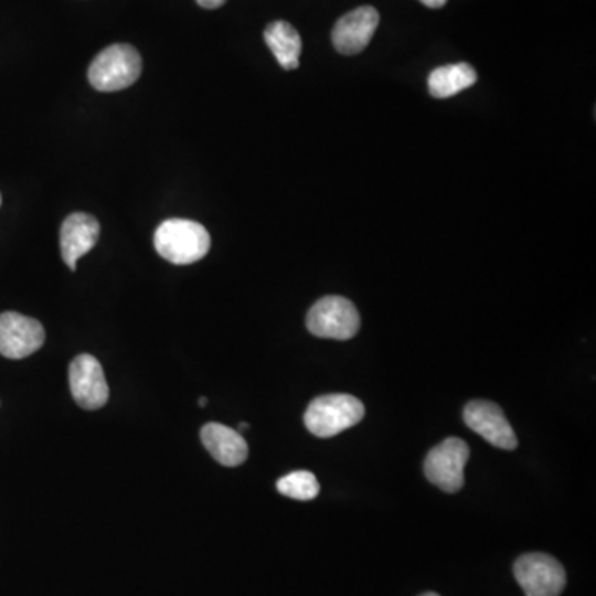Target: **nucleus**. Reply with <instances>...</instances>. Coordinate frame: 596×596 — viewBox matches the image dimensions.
Masks as SVG:
<instances>
[{"mask_svg":"<svg viewBox=\"0 0 596 596\" xmlns=\"http://www.w3.org/2000/svg\"><path fill=\"white\" fill-rule=\"evenodd\" d=\"M265 43L274 53L284 70H295L300 65L301 39L294 25L277 20L272 22L264 32Z\"/></svg>","mask_w":596,"mask_h":596,"instance_id":"obj_13","label":"nucleus"},{"mask_svg":"<svg viewBox=\"0 0 596 596\" xmlns=\"http://www.w3.org/2000/svg\"><path fill=\"white\" fill-rule=\"evenodd\" d=\"M156 252L175 265L201 260L211 248V235L199 222L168 219L155 232Z\"/></svg>","mask_w":596,"mask_h":596,"instance_id":"obj_1","label":"nucleus"},{"mask_svg":"<svg viewBox=\"0 0 596 596\" xmlns=\"http://www.w3.org/2000/svg\"><path fill=\"white\" fill-rule=\"evenodd\" d=\"M469 457V446L462 439L447 437L433 447L424 460L427 480L444 492H459L464 486V467Z\"/></svg>","mask_w":596,"mask_h":596,"instance_id":"obj_5","label":"nucleus"},{"mask_svg":"<svg viewBox=\"0 0 596 596\" xmlns=\"http://www.w3.org/2000/svg\"><path fill=\"white\" fill-rule=\"evenodd\" d=\"M513 575L526 596H560L566 585L565 568L545 553H526L513 565Z\"/></svg>","mask_w":596,"mask_h":596,"instance_id":"obj_6","label":"nucleus"},{"mask_svg":"<svg viewBox=\"0 0 596 596\" xmlns=\"http://www.w3.org/2000/svg\"><path fill=\"white\" fill-rule=\"evenodd\" d=\"M199 406H207V397L202 396L201 400H199Z\"/></svg>","mask_w":596,"mask_h":596,"instance_id":"obj_18","label":"nucleus"},{"mask_svg":"<svg viewBox=\"0 0 596 596\" xmlns=\"http://www.w3.org/2000/svg\"><path fill=\"white\" fill-rule=\"evenodd\" d=\"M477 82V73L469 63L444 65L430 72L427 78L429 93L434 98H449Z\"/></svg>","mask_w":596,"mask_h":596,"instance_id":"obj_14","label":"nucleus"},{"mask_svg":"<svg viewBox=\"0 0 596 596\" xmlns=\"http://www.w3.org/2000/svg\"><path fill=\"white\" fill-rule=\"evenodd\" d=\"M0 204H2V194H0Z\"/></svg>","mask_w":596,"mask_h":596,"instance_id":"obj_21","label":"nucleus"},{"mask_svg":"<svg viewBox=\"0 0 596 596\" xmlns=\"http://www.w3.org/2000/svg\"><path fill=\"white\" fill-rule=\"evenodd\" d=\"M364 417V404L351 394L315 397L305 411L304 423L317 437H333L356 426Z\"/></svg>","mask_w":596,"mask_h":596,"instance_id":"obj_2","label":"nucleus"},{"mask_svg":"<svg viewBox=\"0 0 596 596\" xmlns=\"http://www.w3.org/2000/svg\"><path fill=\"white\" fill-rule=\"evenodd\" d=\"M99 237V224L85 212L70 214L60 228V251L70 270H76V262L88 254Z\"/></svg>","mask_w":596,"mask_h":596,"instance_id":"obj_11","label":"nucleus"},{"mask_svg":"<svg viewBox=\"0 0 596 596\" xmlns=\"http://www.w3.org/2000/svg\"><path fill=\"white\" fill-rule=\"evenodd\" d=\"M464 421L480 437L503 450L517 447L515 430L510 426L502 407L490 401H470L464 407Z\"/></svg>","mask_w":596,"mask_h":596,"instance_id":"obj_9","label":"nucleus"},{"mask_svg":"<svg viewBox=\"0 0 596 596\" xmlns=\"http://www.w3.org/2000/svg\"><path fill=\"white\" fill-rule=\"evenodd\" d=\"M141 68L138 50L126 43H116L96 55L89 65L88 79L98 92H119L136 83Z\"/></svg>","mask_w":596,"mask_h":596,"instance_id":"obj_3","label":"nucleus"},{"mask_svg":"<svg viewBox=\"0 0 596 596\" xmlns=\"http://www.w3.org/2000/svg\"><path fill=\"white\" fill-rule=\"evenodd\" d=\"M70 390L83 409H99L109 397L102 363L92 354H78L70 364Z\"/></svg>","mask_w":596,"mask_h":596,"instance_id":"obj_8","label":"nucleus"},{"mask_svg":"<svg viewBox=\"0 0 596 596\" xmlns=\"http://www.w3.org/2000/svg\"><path fill=\"white\" fill-rule=\"evenodd\" d=\"M277 490L281 496L307 502L320 493V483H318L317 477L308 470H295V472L278 479Z\"/></svg>","mask_w":596,"mask_h":596,"instance_id":"obj_15","label":"nucleus"},{"mask_svg":"<svg viewBox=\"0 0 596 596\" xmlns=\"http://www.w3.org/2000/svg\"><path fill=\"white\" fill-rule=\"evenodd\" d=\"M421 596H439L437 593H424V595Z\"/></svg>","mask_w":596,"mask_h":596,"instance_id":"obj_20","label":"nucleus"},{"mask_svg":"<svg viewBox=\"0 0 596 596\" xmlns=\"http://www.w3.org/2000/svg\"><path fill=\"white\" fill-rule=\"evenodd\" d=\"M421 2L429 9H440V7L446 6L447 0H421Z\"/></svg>","mask_w":596,"mask_h":596,"instance_id":"obj_17","label":"nucleus"},{"mask_svg":"<svg viewBox=\"0 0 596 596\" xmlns=\"http://www.w3.org/2000/svg\"><path fill=\"white\" fill-rule=\"evenodd\" d=\"M45 330L35 318L6 311L0 315V354L22 360L43 347Z\"/></svg>","mask_w":596,"mask_h":596,"instance_id":"obj_7","label":"nucleus"},{"mask_svg":"<svg viewBox=\"0 0 596 596\" xmlns=\"http://www.w3.org/2000/svg\"><path fill=\"white\" fill-rule=\"evenodd\" d=\"M307 328L315 337L350 340L360 330V313L348 298L328 295L308 310Z\"/></svg>","mask_w":596,"mask_h":596,"instance_id":"obj_4","label":"nucleus"},{"mask_svg":"<svg viewBox=\"0 0 596 596\" xmlns=\"http://www.w3.org/2000/svg\"><path fill=\"white\" fill-rule=\"evenodd\" d=\"M247 429H248L247 423H241V426H238V433H241V430H247Z\"/></svg>","mask_w":596,"mask_h":596,"instance_id":"obj_19","label":"nucleus"},{"mask_svg":"<svg viewBox=\"0 0 596 596\" xmlns=\"http://www.w3.org/2000/svg\"><path fill=\"white\" fill-rule=\"evenodd\" d=\"M201 440L209 454L222 466L237 467L247 459V440L238 430L224 424H205L201 429Z\"/></svg>","mask_w":596,"mask_h":596,"instance_id":"obj_12","label":"nucleus"},{"mask_svg":"<svg viewBox=\"0 0 596 596\" xmlns=\"http://www.w3.org/2000/svg\"><path fill=\"white\" fill-rule=\"evenodd\" d=\"M380 25V13L374 7L363 6L344 13L334 23L331 40L334 49L343 55H356L366 49Z\"/></svg>","mask_w":596,"mask_h":596,"instance_id":"obj_10","label":"nucleus"},{"mask_svg":"<svg viewBox=\"0 0 596 596\" xmlns=\"http://www.w3.org/2000/svg\"><path fill=\"white\" fill-rule=\"evenodd\" d=\"M198 3L202 9H219L224 6L225 0H198Z\"/></svg>","mask_w":596,"mask_h":596,"instance_id":"obj_16","label":"nucleus"}]
</instances>
